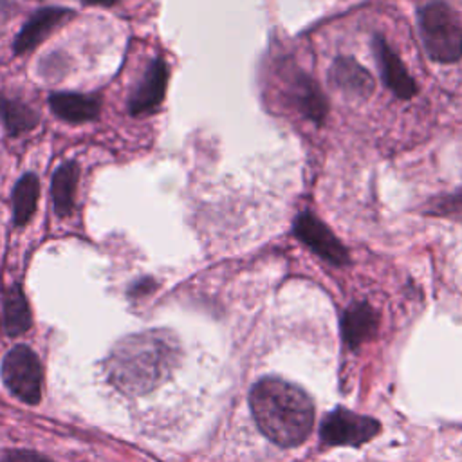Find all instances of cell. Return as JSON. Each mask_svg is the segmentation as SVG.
Masks as SVG:
<instances>
[{"instance_id": "1", "label": "cell", "mask_w": 462, "mask_h": 462, "mask_svg": "<svg viewBox=\"0 0 462 462\" xmlns=\"http://www.w3.org/2000/svg\"><path fill=\"white\" fill-rule=\"evenodd\" d=\"M180 361V345L168 330H144L119 339L108 359L110 383L126 395H144L170 379Z\"/></svg>"}, {"instance_id": "2", "label": "cell", "mask_w": 462, "mask_h": 462, "mask_svg": "<svg viewBox=\"0 0 462 462\" xmlns=\"http://www.w3.org/2000/svg\"><path fill=\"white\" fill-rule=\"evenodd\" d=\"M251 411L260 431L278 446L301 444L314 424V404L305 390L280 379H260L251 390Z\"/></svg>"}, {"instance_id": "3", "label": "cell", "mask_w": 462, "mask_h": 462, "mask_svg": "<svg viewBox=\"0 0 462 462\" xmlns=\"http://www.w3.org/2000/svg\"><path fill=\"white\" fill-rule=\"evenodd\" d=\"M419 32L433 61L455 63L462 58V25L448 4H426L419 11Z\"/></svg>"}, {"instance_id": "4", "label": "cell", "mask_w": 462, "mask_h": 462, "mask_svg": "<svg viewBox=\"0 0 462 462\" xmlns=\"http://www.w3.org/2000/svg\"><path fill=\"white\" fill-rule=\"evenodd\" d=\"M2 377L7 388L23 402L36 404L42 388V366L36 354L25 346H13L2 363Z\"/></svg>"}, {"instance_id": "5", "label": "cell", "mask_w": 462, "mask_h": 462, "mask_svg": "<svg viewBox=\"0 0 462 462\" xmlns=\"http://www.w3.org/2000/svg\"><path fill=\"white\" fill-rule=\"evenodd\" d=\"M381 424L366 415L337 408L321 422V440L328 446H352L357 448L374 439Z\"/></svg>"}, {"instance_id": "6", "label": "cell", "mask_w": 462, "mask_h": 462, "mask_svg": "<svg viewBox=\"0 0 462 462\" xmlns=\"http://www.w3.org/2000/svg\"><path fill=\"white\" fill-rule=\"evenodd\" d=\"M294 235L318 256L334 263L345 265L348 263V251L337 240V236L312 213H301L296 217L292 226Z\"/></svg>"}, {"instance_id": "7", "label": "cell", "mask_w": 462, "mask_h": 462, "mask_svg": "<svg viewBox=\"0 0 462 462\" xmlns=\"http://www.w3.org/2000/svg\"><path fill=\"white\" fill-rule=\"evenodd\" d=\"M166 83H168V65L164 63V60L157 58L148 65L143 79L137 83V87L134 88L128 99L130 114L139 116V114L155 110L164 99Z\"/></svg>"}, {"instance_id": "8", "label": "cell", "mask_w": 462, "mask_h": 462, "mask_svg": "<svg viewBox=\"0 0 462 462\" xmlns=\"http://www.w3.org/2000/svg\"><path fill=\"white\" fill-rule=\"evenodd\" d=\"M374 56L379 63V72L384 85L401 99L413 97L417 92V85L408 74L401 58L390 49L383 36H374Z\"/></svg>"}, {"instance_id": "9", "label": "cell", "mask_w": 462, "mask_h": 462, "mask_svg": "<svg viewBox=\"0 0 462 462\" xmlns=\"http://www.w3.org/2000/svg\"><path fill=\"white\" fill-rule=\"evenodd\" d=\"M330 81L343 94L357 99H366L374 92L372 74L350 56H339L330 67Z\"/></svg>"}, {"instance_id": "10", "label": "cell", "mask_w": 462, "mask_h": 462, "mask_svg": "<svg viewBox=\"0 0 462 462\" xmlns=\"http://www.w3.org/2000/svg\"><path fill=\"white\" fill-rule=\"evenodd\" d=\"M69 16H72V11L63 7H43L36 11L29 18V22L23 25V29L18 32L14 40V52L16 54L29 52L32 47L42 43L45 36Z\"/></svg>"}, {"instance_id": "11", "label": "cell", "mask_w": 462, "mask_h": 462, "mask_svg": "<svg viewBox=\"0 0 462 462\" xmlns=\"http://www.w3.org/2000/svg\"><path fill=\"white\" fill-rule=\"evenodd\" d=\"M51 110L63 121L85 123L92 121L99 114V99L88 94L56 92L49 97Z\"/></svg>"}, {"instance_id": "12", "label": "cell", "mask_w": 462, "mask_h": 462, "mask_svg": "<svg viewBox=\"0 0 462 462\" xmlns=\"http://www.w3.org/2000/svg\"><path fill=\"white\" fill-rule=\"evenodd\" d=\"M292 97L298 108L305 117L314 121L316 125H321L328 112L327 97L323 96L321 88L307 76V74H296L292 78Z\"/></svg>"}, {"instance_id": "13", "label": "cell", "mask_w": 462, "mask_h": 462, "mask_svg": "<svg viewBox=\"0 0 462 462\" xmlns=\"http://www.w3.org/2000/svg\"><path fill=\"white\" fill-rule=\"evenodd\" d=\"M341 328L348 346L354 348L375 334L377 316L368 303H354L345 310Z\"/></svg>"}, {"instance_id": "14", "label": "cell", "mask_w": 462, "mask_h": 462, "mask_svg": "<svg viewBox=\"0 0 462 462\" xmlns=\"http://www.w3.org/2000/svg\"><path fill=\"white\" fill-rule=\"evenodd\" d=\"M79 168L74 161L63 162L52 175V204L60 217H67L74 206Z\"/></svg>"}, {"instance_id": "15", "label": "cell", "mask_w": 462, "mask_h": 462, "mask_svg": "<svg viewBox=\"0 0 462 462\" xmlns=\"http://www.w3.org/2000/svg\"><path fill=\"white\" fill-rule=\"evenodd\" d=\"M0 119L9 135H20L38 123V114L22 99L0 96Z\"/></svg>"}, {"instance_id": "16", "label": "cell", "mask_w": 462, "mask_h": 462, "mask_svg": "<svg viewBox=\"0 0 462 462\" xmlns=\"http://www.w3.org/2000/svg\"><path fill=\"white\" fill-rule=\"evenodd\" d=\"M38 191H40V182L34 173H25L20 177L13 189V217L16 226H23L29 222L36 209L38 202Z\"/></svg>"}, {"instance_id": "17", "label": "cell", "mask_w": 462, "mask_h": 462, "mask_svg": "<svg viewBox=\"0 0 462 462\" xmlns=\"http://www.w3.org/2000/svg\"><path fill=\"white\" fill-rule=\"evenodd\" d=\"M4 318L5 328L11 336L25 332L31 327V312L20 285H13L4 300Z\"/></svg>"}, {"instance_id": "18", "label": "cell", "mask_w": 462, "mask_h": 462, "mask_svg": "<svg viewBox=\"0 0 462 462\" xmlns=\"http://www.w3.org/2000/svg\"><path fill=\"white\" fill-rule=\"evenodd\" d=\"M430 213L462 217V193H455V195H449V197H444L440 200L431 202Z\"/></svg>"}, {"instance_id": "19", "label": "cell", "mask_w": 462, "mask_h": 462, "mask_svg": "<svg viewBox=\"0 0 462 462\" xmlns=\"http://www.w3.org/2000/svg\"><path fill=\"white\" fill-rule=\"evenodd\" d=\"M0 462H52V460L32 451H7L0 458Z\"/></svg>"}, {"instance_id": "20", "label": "cell", "mask_w": 462, "mask_h": 462, "mask_svg": "<svg viewBox=\"0 0 462 462\" xmlns=\"http://www.w3.org/2000/svg\"><path fill=\"white\" fill-rule=\"evenodd\" d=\"M152 287H153V280L146 278V280H143V282H137V283H135V287H134L132 294H137V296H141L143 292H148Z\"/></svg>"}, {"instance_id": "21", "label": "cell", "mask_w": 462, "mask_h": 462, "mask_svg": "<svg viewBox=\"0 0 462 462\" xmlns=\"http://www.w3.org/2000/svg\"><path fill=\"white\" fill-rule=\"evenodd\" d=\"M87 5H114L117 0H81Z\"/></svg>"}]
</instances>
